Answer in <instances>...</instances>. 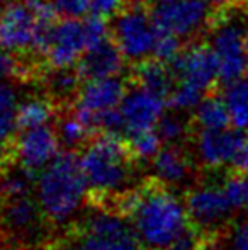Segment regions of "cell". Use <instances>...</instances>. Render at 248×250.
<instances>
[{
    "mask_svg": "<svg viewBox=\"0 0 248 250\" xmlns=\"http://www.w3.org/2000/svg\"><path fill=\"white\" fill-rule=\"evenodd\" d=\"M117 206L148 249L167 250L191 225L186 201L156 181L126 192Z\"/></svg>",
    "mask_w": 248,
    "mask_h": 250,
    "instance_id": "6da1fadb",
    "label": "cell"
},
{
    "mask_svg": "<svg viewBox=\"0 0 248 250\" xmlns=\"http://www.w3.org/2000/svg\"><path fill=\"white\" fill-rule=\"evenodd\" d=\"M89 192L80 157L73 150L61 151L38 174L34 186L38 204L48 225L55 228L73 227L80 220Z\"/></svg>",
    "mask_w": 248,
    "mask_h": 250,
    "instance_id": "7a4b0ae2",
    "label": "cell"
},
{
    "mask_svg": "<svg viewBox=\"0 0 248 250\" xmlns=\"http://www.w3.org/2000/svg\"><path fill=\"white\" fill-rule=\"evenodd\" d=\"M134 158L116 133H102L85 145L80 155L90 194L97 199H119L134 184Z\"/></svg>",
    "mask_w": 248,
    "mask_h": 250,
    "instance_id": "3957f363",
    "label": "cell"
},
{
    "mask_svg": "<svg viewBox=\"0 0 248 250\" xmlns=\"http://www.w3.org/2000/svg\"><path fill=\"white\" fill-rule=\"evenodd\" d=\"M55 7L48 0H12L0 7V48L12 55L41 51Z\"/></svg>",
    "mask_w": 248,
    "mask_h": 250,
    "instance_id": "277c9868",
    "label": "cell"
},
{
    "mask_svg": "<svg viewBox=\"0 0 248 250\" xmlns=\"http://www.w3.org/2000/svg\"><path fill=\"white\" fill-rule=\"evenodd\" d=\"M134 227L121 211L97 208L80 216L61 250H141Z\"/></svg>",
    "mask_w": 248,
    "mask_h": 250,
    "instance_id": "5b68a950",
    "label": "cell"
},
{
    "mask_svg": "<svg viewBox=\"0 0 248 250\" xmlns=\"http://www.w3.org/2000/svg\"><path fill=\"white\" fill-rule=\"evenodd\" d=\"M209 48L218 63L219 79L225 83L242 79L248 73L245 27L233 14L221 10L218 17H214Z\"/></svg>",
    "mask_w": 248,
    "mask_h": 250,
    "instance_id": "8992f818",
    "label": "cell"
},
{
    "mask_svg": "<svg viewBox=\"0 0 248 250\" xmlns=\"http://www.w3.org/2000/svg\"><path fill=\"white\" fill-rule=\"evenodd\" d=\"M184 201L191 225L211 242L228 227L235 211L225 186L214 182L194 186L189 189Z\"/></svg>",
    "mask_w": 248,
    "mask_h": 250,
    "instance_id": "52a82bcc",
    "label": "cell"
},
{
    "mask_svg": "<svg viewBox=\"0 0 248 250\" xmlns=\"http://www.w3.org/2000/svg\"><path fill=\"white\" fill-rule=\"evenodd\" d=\"M113 36L124 58L139 63L153 55L158 27L155 26L153 16L146 12L145 7L129 5L116 14Z\"/></svg>",
    "mask_w": 248,
    "mask_h": 250,
    "instance_id": "ba28073f",
    "label": "cell"
},
{
    "mask_svg": "<svg viewBox=\"0 0 248 250\" xmlns=\"http://www.w3.org/2000/svg\"><path fill=\"white\" fill-rule=\"evenodd\" d=\"M90 46L85 21L66 17L50 27L41 53L50 68H72Z\"/></svg>",
    "mask_w": 248,
    "mask_h": 250,
    "instance_id": "9c48e42d",
    "label": "cell"
},
{
    "mask_svg": "<svg viewBox=\"0 0 248 250\" xmlns=\"http://www.w3.org/2000/svg\"><path fill=\"white\" fill-rule=\"evenodd\" d=\"M126 92V85L119 77L89 79L76 92L75 111L94 131H102L106 118L119 109Z\"/></svg>",
    "mask_w": 248,
    "mask_h": 250,
    "instance_id": "30bf717a",
    "label": "cell"
},
{
    "mask_svg": "<svg viewBox=\"0 0 248 250\" xmlns=\"http://www.w3.org/2000/svg\"><path fill=\"white\" fill-rule=\"evenodd\" d=\"M46 225L36 196L26 194L0 201V228L10 240L33 245L44 237Z\"/></svg>",
    "mask_w": 248,
    "mask_h": 250,
    "instance_id": "8fae6325",
    "label": "cell"
},
{
    "mask_svg": "<svg viewBox=\"0 0 248 250\" xmlns=\"http://www.w3.org/2000/svg\"><path fill=\"white\" fill-rule=\"evenodd\" d=\"M212 7L209 0H175L160 3L153 12L158 31L186 40L204 31L211 24Z\"/></svg>",
    "mask_w": 248,
    "mask_h": 250,
    "instance_id": "7c38bea8",
    "label": "cell"
},
{
    "mask_svg": "<svg viewBox=\"0 0 248 250\" xmlns=\"http://www.w3.org/2000/svg\"><path fill=\"white\" fill-rule=\"evenodd\" d=\"M10 153L16 164L38 175L61 153L60 136L50 125L20 129L12 140Z\"/></svg>",
    "mask_w": 248,
    "mask_h": 250,
    "instance_id": "4fadbf2b",
    "label": "cell"
},
{
    "mask_svg": "<svg viewBox=\"0 0 248 250\" xmlns=\"http://www.w3.org/2000/svg\"><path fill=\"white\" fill-rule=\"evenodd\" d=\"M119 114L126 135L155 129L165 114V97L138 85L126 92Z\"/></svg>",
    "mask_w": 248,
    "mask_h": 250,
    "instance_id": "5bb4252c",
    "label": "cell"
},
{
    "mask_svg": "<svg viewBox=\"0 0 248 250\" xmlns=\"http://www.w3.org/2000/svg\"><path fill=\"white\" fill-rule=\"evenodd\" d=\"M247 133L242 129H199L194 138V153L206 168L228 167Z\"/></svg>",
    "mask_w": 248,
    "mask_h": 250,
    "instance_id": "9a60e30c",
    "label": "cell"
},
{
    "mask_svg": "<svg viewBox=\"0 0 248 250\" xmlns=\"http://www.w3.org/2000/svg\"><path fill=\"white\" fill-rule=\"evenodd\" d=\"M173 73L177 82L192 85L204 94L211 90L219 79L214 55L211 48L204 44H191L180 51L173 62Z\"/></svg>",
    "mask_w": 248,
    "mask_h": 250,
    "instance_id": "2e32d148",
    "label": "cell"
},
{
    "mask_svg": "<svg viewBox=\"0 0 248 250\" xmlns=\"http://www.w3.org/2000/svg\"><path fill=\"white\" fill-rule=\"evenodd\" d=\"M152 170L156 182L172 189L189 186L194 177L191 157L179 145H169L160 150L152 160Z\"/></svg>",
    "mask_w": 248,
    "mask_h": 250,
    "instance_id": "e0dca14e",
    "label": "cell"
},
{
    "mask_svg": "<svg viewBox=\"0 0 248 250\" xmlns=\"http://www.w3.org/2000/svg\"><path fill=\"white\" fill-rule=\"evenodd\" d=\"M124 55L116 43L104 40L90 46L78 62L80 77L89 79H106L119 77L124 70Z\"/></svg>",
    "mask_w": 248,
    "mask_h": 250,
    "instance_id": "ac0fdd59",
    "label": "cell"
},
{
    "mask_svg": "<svg viewBox=\"0 0 248 250\" xmlns=\"http://www.w3.org/2000/svg\"><path fill=\"white\" fill-rule=\"evenodd\" d=\"M134 79L139 87L152 90L162 97H169L177 82L173 70H170L165 62L156 58L139 62L134 68Z\"/></svg>",
    "mask_w": 248,
    "mask_h": 250,
    "instance_id": "d6986e66",
    "label": "cell"
},
{
    "mask_svg": "<svg viewBox=\"0 0 248 250\" xmlns=\"http://www.w3.org/2000/svg\"><path fill=\"white\" fill-rule=\"evenodd\" d=\"M55 118V102L46 96H29L17 107V129L46 126Z\"/></svg>",
    "mask_w": 248,
    "mask_h": 250,
    "instance_id": "ffe728a7",
    "label": "cell"
},
{
    "mask_svg": "<svg viewBox=\"0 0 248 250\" xmlns=\"http://www.w3.org/2000/svg\"><path fill=\"white\" fill-rule=\"evenodd\" d=\"M36 177L33 172L26 170L19 164H3L0 167V201L26 196L34 191Z\"/></svg>",
    "mask_w": 248,
    "mask_h": 250,
    "instance_id": "44dd1931",
    "label": "cell"
},
{
    "mask_svg": "<svg viewBox=\"0 0 248 250\" xmlns=\"http://www.w3.org/2000/svg\"><path fill=\"white\" fill-rule=\"evenodd\" d=\"M223 99L228 105L231 125L248 133V75L226 83Z\"/></svg>",
    "mask_w": 248,
    "mask_h": 250,
    "instance_id": "7402d4cb",
    "label": "cell"
},
{
    "mask_svg": "<svg viewBox=\"0 0 248 250\" xmlns=\"http://www.w3.org/2000/svg\"><path fill=\"white\" fill-rule=\"evenodd\" d=\"M194 121L197 129H225L231 125V116L225 99L204 97L194 109Z\"/></svg>",
    "mask_w": 248,
    "mask_h": 250,
    "instance_id": "603a6c76",
    "label": "cell"
},
{
    "mask_svg": "<svg viewBox=\"0 0 248 250\" xmlns=\"http://www.w3.org/2000/svg\"><path fill=\"white\" fill-rule=\"evenodd\" d=\"M92 133L95 131L76 111L65 114L58 123V136L66 150H75L78 146L87 145L90 142Z\"/></svg>",
    "mask_w": 248,
    "mask_h": 250,
    "instance_id": "cb8c5ba5",
    "label": "cell"
},
{
    "mask_svg": "<svg viewBox=\"0 0 248 250\" xmlns=\"http://www.w3.org/2000/svg\"><path fill=\"white\" fill-rule=\"evenodd\" d=\"M19 102V96L14 85H10L9 82H0V136L9 142L17 129Z\"/></svg>",
    "mask_w": 248,
    "mask_h": 250,
    "instance_id": "d4e9b609",
    "label": "cell"
},
{
    "mask_svg": "<svg viewBox=\"0 0 248 250\" xmlns=\"http://www.w3.org/2000/svg\"><path fill=\"white\" fill-rule=\"evenodd\" d=\"M162 136L155 129H146V131L133 133L128 135V146L133 158L139 164H148L158 155L162 150Z\"/></svg>",
    "mask_w": 248,
    "mask_h": 250,
    "instance_id": "484cf974",
    "label": "cell"
},
{
    "mask_svg": "<svg viewBox=\"0 0 248 250\" xmlns=\"http://www.w3.org/2000/svg\"><path fill=\"white\" fill-rule=\"evenodd\" d=\"M78 79V72L75 73L70 68H53L46 77L48 94L57 101H70L80 89Z\"/></svg>",
    "mask_w": 248,
    "mask_h": 250,
    "instance_id": "4316f807",
    "label": "cell"
},
{
    "mask_svg": "<svg viewBox=\"0 0 248 250\" xmlns=\"http://www.w3.org/2000/svg\"><path fill=\"white\" fill-rule=\"evenodd\" d=\"M212 250H248V218L229 223L212 240Z\"/></svg>",
    "mask_w": 248,
    "mask_h": 250,
    "instance_id": "83f0119b",
    "label": "cell"
},
{
    "mask_svg": "<svg viewBox=\"0 0 248 250\" xmlns=\"http://www.w3.org/2000/svg\"><path fill=\"white\" fill-rule=\"evenodd\" d=\"M204 99V92L192 85H187L184 82H175L172 92L169 96V104L173 111L177 112H187L194 111L199 105V102Z\"/></svg>",
    "mask_w": 248,
    "mask_h": 250,
    "instance_id": "f1b7e54d",
    "label": "cell"
},
{
    "mask_svg": "<svg viewBox=\"0 0 248 250\" xmlns=\"http://www.w3.org/2000/svg\"><path fill=\"white\" fill-rule=\"evenodd\" d=\"M156 131H158V135L162 136V140L165 143H169V145H179L187 136L189 128L182 116H179L175 111L173 114L162 116L158 126H156Z\"/></svg>",
    "mask_w": 248,
    "mask_h": 250,
    "instance_id": "f546056e",
    "label": "cell"
},
{
    "mask_svg": "<svg viewBox=\"0 0 248 250\" xmlns=\"http://www.w3.org/2000/svg\"><path fill=\"white\" fill-rule=\"evenodd\" d=\"M225 191L228 194L235 209H247L248 211V174L236 175L231 174L225 181Z\"/></svg>",
    "mask_w": 248,
    "mask_h": 250,
    "instance_id": "4dcf8cb0",
    "label": "cell"
},
{
    "mask_svg": "<svg viewBox=\"0 0 248 250\" xmlns=\"http://www.w3.org/2000/svg\"><path fill=\"white\" fill-rule=\"evenodd\" d=\"M180 51H182V48H180V38L158 31L155 50H153V56L156 60L165 63H173L177 60V56L180 55Z\"/></svg>",
    "mask_w": 248,
    "mask_h": 250,
    "instance_id": "1f68e13d",
    "label": "cell"
},
{
    "mask_svg": "<svg viewBox=\"0 0 248 250\" xmlns=\"http://www.w3.org/2000/svg\"><path fill=\"white\" fill-rule=\"evenodd\" d=\"M55 10L65 17L80 19L90 10V0H51Z\"/></svg>",
    "mask_w": 248,
    "mask_h": 250,
    "instance_id": "d6a6232c",
    "label": "cell"
},
{
    "mask_svg": "<svg viewBox=\"0 0 248 250\" xmlns=\"http://www.w3.org/2000/svg\"><path fill=\"white\" fill-rule=\"evenodd\" d=\"M24 68L12 53L0 48V82L14 79V77H22Z\"/></svg>",
    "mask_w": 248,
    "mask_h": 250,
    "instance_id": "836d02e7",
    "label": "cell"
},
{
    "mask_svg": "<svg viewBox=\"0 0 248 250\" xmlns=\"http://www.w3.org/2000/svg\"><path fill=\"white\" fill-rule=\"evenodd\" d=\"M228 168L231 170V174L236 175H247L248 174V133L243 138V142L240 143L238 150H236L233 160L229 162Z\"/></svg>",
    "mask_w": 248,
    "mask_h": 250,
    "instance_id": "e575fe53",
    "label": "cell"
},
{
    "mask_svg": "<svg viewBox=\"0 0 248 250\" xmlns=\"http://www.w3.org/2000/svg\"><path fill=\"white\" fill-rule=\"evenodd\" d=\"M123 5L124 0H90V10L100 17L116 16Z\"/></svg>",
    "mask_w": 248,
    "mask_h": 250,
    "instance_id": "d590c367",
    "label": "cell"
},
{
    "mask_svg": "<svg viewBox=\"0 0 248 250\" xmlns=\"http://www.w3.org/2000/svg\"><path fill=\"white\" fill-rule=\"evenodd\" d=\"M9 150H10L9 140H5V138H2V136H0V167L5 164V157H7V151H9Z\"/></svg>",
    "mask_w": 248,
    "mask_h": 250,
    "instance_id": "8d00e7d4",
    "label": "cell"
},
{
    "mask_svg": "<svg viewBox=\"0 0 248 250\" xmlns=\"http://www.w3.org/2000/svg\"><path fill=\"white\" fill-rule=\"evenodd\" d=\"M148 2L155 3V5H160V3H169V2H175V0H148Z\"/></svg>",
    "mask_w": 248,
    "mask_h": 250,
    "instance_id": "74e56055",
    "label": "cell"
},
{
    "mask_svg": "<svg viewBox=\"0 0 248 250\" xmlns=\"http://www.w3.org/2000/svg\"><path fill=\"white\" fill-rule=\"evenodd\" d=\"M245 44H247V50H248V26L245 27Z\"/></svg>",
    "mask_w": 248,
    "mask_h": 250,
    "instance_id": "f35d334b",
    "label": "cell"
},
{
    "mask_svg": "<svg viewBox=\"0 0 248 250\" xmlns=\"http://www.w3.org/2000/svg\"><path fill=\"white\" fill-rule=\"evenodd\" d=\"M31 250H51V249H46V247H34V249H31Z\"/></svg>",
    "mask_w": 248,
    "mask_h": 250,
    "instance_id": "ab89813d",
    "label": "cell"
},
{
    "mask_svg": "<svg viewBox=\"0 0 248 250\" xmlns=\"http://www.w3.org/2000/svg\"><path fill=\"white\" fill-rule=\"evenodd\" d=\"M3 3H7V0H0V7H2Z\"/></svg>",
    "mask_w": 248,
    "mask_h": 250,
    "instance_id": "60d3db41",
    "label": "cell"
},
{
    "mask_svg": "<svg viewBox=\"0 0 248 250\" xmlns=\"http://www.w3.org/2000/svg\"><path fill=\"white\" fill-rule=\"evenodd\" d=\"M206 250H212V245H211V247H208V249H206Z\"/></svg>",
    "mask_w": 248,
    "mask_h": 250,
    "instance_id": "b9f144b4",
    "label": "cell"
},
{
    "mask_svg": "<svg viewBox=\"0 0 248 250\" xmlns=\"http://www.w3.org/2000/svg\"><path fill=\"white\" fill-rule=\"evenodd\" d=\"M245 3H247V5H248V0H245Z\"/></svg>",
    "mask_w": 248,
    "mask_h": 250,
    "instance_id": "7bdbcfd3",
    "label": "cell"
},
{
    "mask_svg": "<svg viewBox=\"0 0 248 250\" xmlns=\"http://www.w3.org/2000/svg\"><path fill=\"white\" fill-rule=\"evenodd\" d=\"M0 250H5V249H3V247H0Z\"/></svg>",
    "mask_w": 248,
    "mask_h": 250,
    "instance_id": "ee69618b",
    "label": "cell"
},
{
    "mask_svg": "<svg viewBox=\"0 0 248 250\" xmlns=\"http://www.w3.org/2000/svg\"><path fill=\"white\" fill-rule=\"evenodd\" d=\"M150 250H156V249H150Z\"/></svg>",
    "mask_w": 248,
    "mask_h": 250,
    "instance_id": "f6af8a7d",
    "label": "cell"
}]
</instances>
